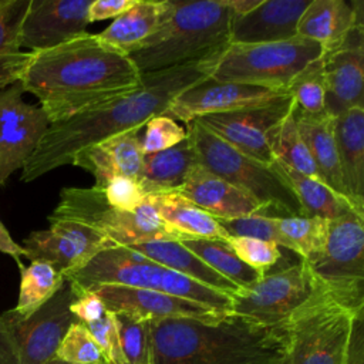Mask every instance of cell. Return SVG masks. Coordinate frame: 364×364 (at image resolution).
<instances>
[{
    "mask_svg": "<svg viewBox=\"0 0 364 364\" xmlns=\"http://www.w3.org/2000/svg\"><path fill=\"white\" fill-rule=\"evenodd\" d=\"M18 82L54 124L135 91L141 73L125 53L85 31L31 53Z\"/></svg>",
    "mask_w": 364,
    "mask_h": 364,
    "instance_id": "1",
    "label": "cell"
},
{
    "mask_svg": "<svg viewBox=\"0 0 364 364\" xmlns=\"http://www.w3.org/2000/svg\"><path fill=\"white\" fill-rule=\"evenodd\" d=\"M218 57L141 74V87L104 105L68 119L50 124L33 155L24 164L20 179L31 182L58 166L73 162L74 155L114 135L139 132L145 124L164 115L172 100L210 77Z\"/></svg>",
    "mask_w": 364,
    "mask_h": 364,
    "instance_id": "2",
    "label": "cell"
},
{
    "mask_svg": "<svg viewBox=\"0 0 364 364\" xmlns=\"http://www.w3.org/2000/svg\"><path fill=\"white\" fill-rule=\"evenodd\" d=\"M148 337L152 364H277L284 330L233 314L215 321L171 317L149 320Z\"/></svg>",
    "mask_w": 364,
    "mask_h": 364,
    "instance_id": "3",
    "label": "cell"
},
{
    "mask_svg": "<svg viewBox=\"0 0 364 364\" xmlns=\"http://www.w3.org/2000/svg\"><path fill=\"white\" fill-rule=\"evenodd\" d=\"M172 4L171 16L128 54L141 74L218 57L230 44L233 11L228 0Z\"/></svg>",
    "mask_w": 364,
    "mask_h": 364,
    "instance_id": "4",
    "label": "cell"
},
{
    "mask_svg": "<svg viewBox=\"0 0 364 364\" xmlns=\"http://www.w3.org/2000/svg\"><path fill=\"white\" fill-rule=\"evenodd\" d=\"M75 291L97 286H128L188 299L229 314L232 296L173 272L128 247H111L64 276Z\"/></svg>",
    "mask_w": 364,
    "mask_h": 364,
    "instance_id": "5",
    "label": "cell"
},
{
    "mask_svg": "<svg viewBox=\"0 0 364 364\" xmlns=\"http://www.w3.org/2000/svg\"><path fill=\"white\" fill-rule=\"evenodd\" d=\"M355 317L314 279L311 296L283 324L277 364H343Z\"/></svg>",
    "mask_w": 364,
    "mask_h": 364,
    "instance_id": "6",
    "label": "cell"
},
{
    "mask_svg": "<svg viewBox=\"0 0 364 364\" xmlns=\"http://www.w3.org/2000/svg\"><path fill=\"white\" fill-rule=\"evenodd\" d=\"M186 135L200 166L225 179L280 216H303L300 203L272 165L259 162L210 132L196 119L186 124Z\"/></svg>",
    "mask_w": 364,
    "mask_h": 364,
    "instance_id": "7",
    "label": "cell"
},
{
    "mask_svg": "<svg viewBox=\"0 0 364 364\" xmlns=\"http://www.w3.org/2000/svg\"><path fill=\"white\" fill-rule=\"evenodd\" d=\"M85 225L105 237L111 247H129L154 240H178L181 235L166 226L155 209L145 202L132 212L108 203L100 188H63L60 200L48 216Z\"/></svg>",
    "mask_w": 364,
    "mask_h": 364,
    "instance_id": "8",
    "label": "cell"
},
{
    "mask_svg": "<svg viewBox=\"0 0 364 364\" xmlns=\"http://www.w3.org/2000/svg\"><path fill=\"white\" fill-rule=\"evenodd\" d=\"M306 264L336 303L364 314V215L353 210L330 220L321 252Z\"/></svg>",
    "mask_w": 364,
    "mask_h": 364,
    "instance_id": "9",
    "label": "cell"
},
{
    "mask_svg": "<svg viewBox=\"0 0 364 364\" xmlns=\"http://www.w3.org/2000/svg\"><path fill=\"white\" fill-rule=\"evenodd\" d=\"M321 54L318 43L299 36L277 43L229 44L209 78L286 90L294 75Z\"/></svg>",
    "mask_w": 364,
    "mask_h": 364,
    "instance_id": "10",
    "label": "cell"
},
{
    "mask_svg": "<svg viewBox=\"0 0 364 364\" xmlns=\"http://www.w3.org/2000/svg\"><path fill=\"white\" fill-rule=\"evenodd\" d=\"M74 291L65 280L61 289L27 318L11 310L0 314V364H47L78 320L70 311Z\"/></svg>",
    "mask_w": 364,
    "mask_h": 364,
    "instance_id": "11",
    "label": "cell"
},
{
    "mask_svg": "<svg viewBox=\"0 0 364 364\" xmlns=\"http://www.w3.org/2000/svg\"><path fill=\"white\" fill-rule=\"evenodd\" d=\"M314 277L306 262L267 272L249 289L232 296L229 314L267 327L283 326L287 318L311 296Z\"/></svg>",
    "mask_w": 364,
    "mask_h": 364,
    "instance_id": "12",
    "label": "cell"
},
{
    "mask_svg": "<svg viewBox=\"0 0 364 364\" xmlns=\"http://www.w3.org/2000/svg\"><path fill=\"white\" fill-rule=\"evenodd\" d=\"M293 108L294 101L286 91L267 102L228 112L208 114L196 118V121L242 154L270 165L274 159L272 152L273 139Z\"/></svg>",
    "mask_w": 364,
    "mask_h": 364,
    "instance_id": "13",
    "label": "cell"
},
{
    "mask_svg": "<svg viewBox=\"0 0 364 364\" xmlns=\"http://www.w3.org/2000/svg\"><path fill=\"white\" fill-rule=\"evenodd\" d=\"M23 92L18 81L0 91V188L23 169L50 125L40 105L26 102Z\"/></svg>",
    "mask_w": 364,
    "mask_h": 364,
    "instance_id": "14",
    "label": "cell"
},
{
    "mask_svg": "<svg viewBox=\"0 0 364 364\" xmlns=\"http://www.w3.org/2000/svg\"><path fill=\"white\" fill-rule=\"evenodd\" d=\"M21 246L30 262H46L63 276L82 267L100 252L111 249L102 235L71 220L50 222L48 229L34 230L23 239Z\"/></svg>",
    "mask_w": 364,
    "mask_h": 364,
    "instance_id": "15",
    "label": "cell"
},
{
    "mask_svg": "<svg viewBox=\"0 0 364 364\" xmlns=\"http://www.w3.org/2000/svg\"><path fill=\"white\" fill-rule=\"evenodd\" d=\"M326 112L337 117L353 107H364V20L357 21L343 41L323 53Z\"/></svg>",
    "mask_w": 364,
    "mask_h": 364,
    "instance_id": "16",
    "label": "cell"
},
{
    "mask_svg": "<svg viewBox=\"0 0 364 364\" xmlns=\"http://www.w3.org/2000/svg\"><path fill=\"white\" fill-rule=\"evenodd\" d=\"M286 91L206 78L176 95L164 115L188 124L208 114L259 105L280 97Z\"/></svg>",
    "mask_w": 364,
    "mask_h": 364,
    "instance_id": "17",
    "label": "cell"
},
{
    "mask_svg": "<svg viewBox=\"0 0 364 364\" xmlns=\"http://www.w3.org/2000/svg\"><path fill=\"white\" fill-rule=\"evenodd\" d=\"M90 0H30L20 27L21 47L30 53L54 48L85 33Z\"/></svg>",
    "mask_w": 364,
    "mask_h": 364,
    "instance_id": "18",
    "label": "cell"
},
{
    "mask_svg": "<svg viewBox=\"0 0 364 364\" xmlns=\"http://www.w3.org/2000/svg\"><path fill=\"white\" fill-rule=\"evenodd\" d=\"M91 290L101 299L107 311L124 313L142 320L189 317L215 321L226 316L200 303L146 289L104 284Z\"/></svg>",
    "mask_w": 364,
    "mask_h": 364,
    "instance_id": "19",
    "label": "cell"
},
{
    "mask_svg": "<svg viewBox=\"0 0 364 364\" xmlns=\"http://www.w3.org/2000/svg\"><path fill=\"white\" fill-rule=\"evenodd\" d=\"M175 192L216 219H236L266 213L267 210L253 196L209 172L199 164L192 166Z\"/></svg>",
    "mask_w": 364,
    "mask_h": 364,
    "instance_id": "20",
    "label": "cell"
},
{
    "mask_svg": "<svg viewBox=\"0 0 364 364\" xmlns=\"http://www.w3.org/2000/svg\"><path fill=\"white\" fill-rule=\"evenodd\" d=\"M310 0H262L252 11L233 17L230 44L286 41L297 36V23Z\"/></svg>",
    "mask_w": 364,
    "mask_h": 364,
    "instance_id": "21",
    "label": "cell"
},
{
    "mask_svg": "<svg viewBox=\"0 0 364 364\" xmlns=\"http://www.w3.org/2000/svg\"><path fill=\"white\" fill-rule=\"evenodd\" d=\"M144 155L138 132H127L78 151L71 165L90 172L95 179L94 186L102 189L115 178L138 179Z\"/></svg>",
    "mask_w": 364,
    "mask_h": 364,
    "instance_id": "22",
    "label": "cell"
},
{
    "mask_svg": "<svg viewBox=\"0 0 364 364\" xmlns=\"http://www.w3.org/2000/svg\"><path fill=\"white\" fill-rule=\"evenodd\" d=\"M334 136L346 199L364 215V107L334 117Z\"/></svg>",
    "mask_w": 364,
    "mask_h": 364,
    "instance_id": "23",
    "label": "cell"
},
{
    "mask_svg": "<svg viewBox=\"0 0 364 364\" xmlns=\"http://www.w3.org/2000/svg\"><path fill=\"white\" fill-rule=\"evenodd\" d=\"M360 20H364L360 0H310L297 23V36L318 43L324 53L337 47Z\"/></svg>",
    "mask_w": 364,
    "mask_h": 364,
    "instance_id": "24",
    "label": "cell"
},
{
    "mask_svg": "<svg viewBox=\"0 0 364 364\" xmlns=\"http://www.w3.org/2000/svg\"><path fill=\"white\" fill-rule=\"evenodd\" d=\"M172 0H135L97 36L127 55L135 51L171 16Z\"/></svg>",
    "mask_w": 364,
    "mask_h": 364,
    "instance_id": "25",
    "label": "cell"
},
{
    "mask_svg": "<svg viewBox=\"0 0 364 364\" xmlns=\"http://www.w3.org/2000/svg\"><path fill=\"white\" fill-rule=\"evenodd\" d=\"M293 118L303 141L309 148L323 183L346 199L334 136V117L328 115L327 112L306 114L294 107Z\"/></svg>",
    "mask_w": 364,
    "mask_h": 364,
    "instance_id": "26",
    "label": "cell"
},
{
    "mask_svg": "<svg viewBox=\"0 0 364 364\" xmlns=\"http://www.w3.org/2000/svg\"><path fill=\"white\" fill-rule=\"evenodd\" d=\"M128 249L210 289L233 296L240 289L210 269L178 240H154L132 245Z\"/></svg>",
    "mask_w": 364,
    "mask_h": 364,
    "instance_id": "27",
    "label": "cell"
},
{
    "mask_svg": "<svg viewBox=\"0 0 364 364\" xmlns=\"http://www.w3.org/2000/svg\"><path fill=\"white\" fill-rule=\"evenodd\" d=\"M196 164L193 146L186 135L179 144L168 149L145 154L136 181L146 196L161 192H175Z\"/></svg>",
    "mask_w": 364,
    "mask_h": 364,
    "instance_id": "28",
    "label": "cell"
},
{
    "mask_svg": "<svg viewBox=\"0 0 364 364\" xmlns=\"http://www.w3.org/2000/svg\"><path fill=\"white\" fill-rule=\"evenodd\" d=\"M146 200L155 209L162 222L181 236L219 239L225 242L230 239L216 218L178 192H161L148 195Z\"/></svg>",
    "mask_w": 364,
    "mask_h": 364,
    "instance_id": "29",
    "label": "cell"
},
{
    "mask_svg": "<svg viewBox=\"0 0 364 364\" xmlns=\"http://www.w3.org/2000/svg\"><path fill=\"white\" fill-rule=\"evenodd\" d=\"M270 165L294 192L303 216L334 220L355 210L347 199L337 195L321 181L301 175L277 159H273Z\"/></svg>",
    "mask_w": 364,
    "mask_h": 364,
    "instance_id": "30",
    "label": "cell"
},
{
    "mask_svg": "<svg viewBox=\"0 0 364 364\" xmlns=\"http://www.w3.org/2000/svg\"><path fill=\"white\" fill-rule=\"evenodd\" d=\"M30 0H0V91L20 81L31 57L21 50L20 27Z\"/></svg>",
    "mask_w": 364,
    "mask_h": 364,
    "instance_id": "31",
    "label": "cell"
},
{
    "mask_svg": "<svg viewBox=\"0 0 364 364\" xmlns=\"http://www.w3.org/2000/svg\"><path fill=\"white\" fill-rule=\"evenodd\" d=\"M178 242L240 290L249 289L262 277V273L243 263L225 240L181 236Z\"/></svg>",
    "mask_w": 364,
    "mask_h": 364,
    "instance_id": "32",
    "label": "cell"
},
{
    "mask_svg": "<svg viewBox=\"0 0 364 364\" xmlns=\"http://www.w3.org/2000/svg\"><path fill=\"white\" fill-rule=\"evenodd\" d=\"M64 276L46 262L34 260L20 267V289L17 304L11 311L27 318L46 304L64 284Z\"/></svg>",
    "mask_w": 364,
    "mask_h": 364,
    "instance_id": "33",
    "label": "cell"
},
{
    "mask_svg": "<svg viewBox=\"0 0 364 364\" xmlns=\"http://www.w3.org/2000/svg\"><path fill=\"white\" fill-rule=\"evenodd\" d=\"M276 220L299 257L309 262L321 252L330 220L310 216H276Z\"/></svg>",
    "mask_w": 364,
    "mask_h": 364,
    "instance_id": "34",
    "label": "cell"
},
{
    "mask_svg": "<svg viewBox=\"0 0 364 364\" xmlns=\"http://www.w3.org/2000/svg\"><path fill=\"white\" fill-rule=\"evenodd\" d=\"M272 152L274 159L283 162L293 171L309 178L321 181L316 164L309 152V148L296 127L293 111L279 127L272 144Z\"/></svg>",
    "mask_w": 364,
    "mask_h": 364,
    "instance_id": "35",
    "label": "cell"
},
{
    "mask_svg": "<svg viewBox=\"0 0 364 364\" xmlns=\"http://www.w3.org/2000/svg\"><path fill=\"white\" fill-rule=\"evenodd\" d=\"M321 55L299 71L286 88L294 107L306 114L326 112V77Z\"/></svg>",
    "mask_w": 364,
    "mask_h": 364,
    "instance_id": "36",
    "label": "cell"
},
{
    "mask_svg": "<svg viewBox=\"0 0 364 364\" xmlns=\"http://www.w3.org/2000/svg\"><path fill=\"white\" fill-rule=\"evenodd\" d=\"M125 364H149V320L124 313H112Z\"/></svg>",
    "mask_w": 364,
    "mask_h": 364,
    "instance_id": "37",
    "label": "cell"
},
{
    "mask_svg": "<svg viewBox=\"0 0 364 364\" xmlns=\"http://www.w3.org/2000/svg\"><path fill=\"white\" fill-rule=\"evenodd\" d=\"M222 229L229 235V237H253L259 240H266L276 243L293 252L290 242L282 235L276 216H269L266 213L250 215L236 219H216Z\"/></svg>",
    "mask_w": 364,
    "mask_h": 364,
    "instance_id": "38",
    "label": "cell"
},
{
    "mask_svg": "<svg viewBox=\"0 0 364 364\" xmlns=\"http://www.w3.org/2000/svg\"><path fill=\"white\" fill-rule=\"evenodd\" d=\"M54 358L70 364H105L95 340L80 321L70 326Z\"/></svg>",
    "mask_w": 364,
    "mask_h": 364,
    "instance_id": "39",
    "label": "cell"
},
{
    "mask_svg": "<svg viewBox=\"0 0 364 364\" xmlns=\"http://www.w3.org/2000/svg\"><path fill=\"white\" fill-rule=\"evenodd\" d=\"M228 243L243 263L262 274L272 270L282 257L280 246L272 242L253 237H230Z\"/></svg>",
    "mask_w": 364,
    "mask_h": 364,
    "instance_id": "40",
    "label": "cell"
},
{
    "mask_svg": "<svg viewBox=\"0 0 364 364\" xmlns=\"http://www.w3.org/2000/svg\"><path fill=\"white\" fill-rule=\"evenodd\" d=\"M186 136V131L175 119L166 115L151 118L145 124V135L141 139L144 154L168 149L179 144Z\"/></svg>",
    "mask_w": 364,
    "mask_h": 364,
    "instance_id": "41",
    "label": "cell"
},
{
    "mask_svg": "<svg viewBox=\"0 0 364 364\" xmlns=\"http://www.w3.org/2000/svg\"><path fill=\"white\" fill-rule=\"evenodd\" d=\"M85 327L95 340L105 364H125L112 313L107 311L101 318L85 324Z\"/></svg>",
    "mask_w": 364,
    "mask_h": 364,
    "instance_id": "42",
    "label": "cell"
},
{
    "mask_svg": "<svg viewBox=\"0 0 364 364\" xmlns=\"http://www.w3.org/2000/svg\"><path fill=\"white\" fill-rule=\"evenodd\" d=\"M102 192L109 205L128 212L139 208L146 199L138 181L132 178H115L102 188Z\"/></svg>",
    "mask_w": 364,
    "mask_h": 364,
    "instance_id": "43",
    "label": "cell"
},
{
    "mask_svg": "<svg viewBox=\"0 0 364 364\" xmlns=\"http://www.w3.org/2000/svg\"><path fill=\"white\" fill-rule=\"evenodd\" d=\"M73 291H74V300L70 304V311L80 323H84V324L92 323L101 318L107 313L104 303L92 290H80V291L73 290Z\"/></svg>",
    "mask_w": 364,
    "mask_h": 364,
    "instance_id": "44",
    "label": "cell"
},
{
    "mask_svg": "<svg viewBox=\"0 0 364 364\" xmlns=\"http://www.w3.org/2000/svg\"><path fill=\"white\" fill-rule=\"evenodd\" d=\"M135 0H94L88 9L90 23L115 18L134 6Z\"/></svg>",
    "mask_w": 364,
    "mask_h": 364,
    "instance_id": "45",
    "label": "cell"
},
{
    "mask_svg": "<svg viewBox=\"0 0 364 364\" xmlns=\"http://www.w3.org/2000/svg\"><path fill=\"white\" fill-rule=\"evenodd\" d=\"M343 364H364V314L353 321L351 336Z\"/></svg>",
    "mask_w": 364,
    "mask_h": 364,
    "instance_id": "46",
    "label": "cell"
},
{
    "mask_svg": "<svg viewBox=\"0 0 364 364\" xmlns=\"http://www.w3.org/2000/svg\"><path fill=\"white\" fill-rule=\"evenodd\" d=\"M0 253L11 256L14 259V262L17 263L18 269L21 266H24L21 262V257H26V252H24L23 246L13 240L9 230L4 228V225L1 222H0Z\"/></svg>",
    "mask_w": 364,
    "mask_h": 364,
    "instance_id": "47",
    "label": "cell"
},
{
    "mask_svg": "<svg viewBox=\"0 0 364 364\" xmlns=\"http://www.w3.org/2000/svg\"><path fill=\"white\" fill-rule=\"evenodd\" d=\"M47 364H70V363H65V361H61V360L53 358V360H50Z\"/></svg>",
    "mask_w": 364,
    "mask_h": 364,
    "instance_id": "48",
    "label": "cell"
},
{
    "mask_svg": "<svg viewBox=\"0 0 364 364\" xmlns=\"http://www.w3.org/2000/svg\"><path fill=\"white\" fill-rule=\"evenodd\" d=\"M149 364H152V360H151V363H149Z\"/></svg>",
    "mask_w": 364,
    "mask_h": 364,
    "instance_id": "49",
    "label": "cell"
}]
</instances>
